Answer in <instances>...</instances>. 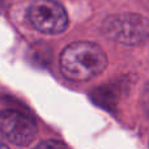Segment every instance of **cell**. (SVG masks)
<instances>
[{
  "label": "cell",
  "instance_id": "6da1fadb",
  "mask_svg": "<svg viewBox=\"0 0 149 149\" xmlns=\"http://www.w3.org/2000/svg\"><path fill=\"white\" fill-rule=\"evenodd\" d=\"M60 71L71 81H89L105 71L107 65L103 50L92 42H73L60 54Z\"/></svg>",
  "mask_w": 149,
  "mask_h": 149
},
{
  "label": "cell",
  "instance_id": "7a4b0ae2",
  "mask_svg": "<svg viewBox=\"0 0 149 149\" xmlns=\"http://www.w3.org/2000/svg\"><path fill=\"white\" fill-rule=\"evenodd\" d=\"M102 33L120 45L139 46L148 38V21L135 13H118L103 21Z\"/></svg>",
  "mask_w": 149,
  "mask_h": 149
},
{
  "label": "cell",
  "instance_id": "3957f363",
  "mask_svg": "<svg viewBox=\"0 0 149 149\" xmlns=\"http://www.w3.org/2000/svg\"><path fill=\"white\" fill-rule=\"evenodd\" d=\"M30 24L45 34H59L67 29L68 15L55 0H36L28 8Z\"/></svg>",
  "mask_w": 149,
  "mask_h": 149
},
{
  "label": "cell",
  "instance_id": "277c9868",
  "mask_svg": "<svg viewBox=\"0 0 149 149\" xmlns=\"http://www.w3.org/2000/svg\"><path fill=\"white\" fill-rule=\"evenodd\" d=\"M0 134L20 147L29 145L37 136V124L29 115L16 110L0 111Z\"/></svg>",
  "mask_w": 149,
  "mask_h": 149
},
{
  "label": "cell",
  "instance_id": "5b68a950",
  "mask_svg": "<svg viewBox=\"0 0 149 149\" xmlns=\"http://www.w3.org/2000/svg\"><path fill=\"white\" fill-rule=\"evenodd\" d=\"M34 149H67V147L58 140H46L38 144Z\"/></svg>",
  "mask_w": 149,
  "mask_h": 149
},
{
  "label": "cell",
  "instance_id": "8992f818",
  "mask_svg": "<svg viewBox=\"0 0 149 149\" xmlns=\"http://www.w3.org/2000/svg\"><path fill=\"white\" fill-rule=\"evenodd\" d=\"M0 149H9V148H8L7 145L4 144V143H1V141H0Z\"/></svg>",
  "mask_w": 149,
  "mask_h": 149
}]
</instances>
